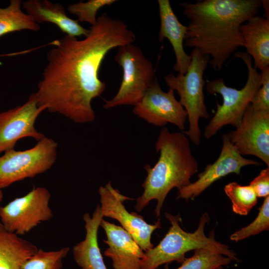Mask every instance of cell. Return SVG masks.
<instances>
[{
	"mask_svg": "<svg viewBox=\"0 0 269 269\" xmlns=\"http://www.w3.org/2000/svg\"><path fill=\"white\" fill-rule=\"evenodd\" d=\"M262 7L265 10V15L263 17L269 19V1L268 0H262Z\"/></svg>",
	"mask_w": 269,
	"mask_h": 269,
	"instance_id": "obj_29",
	"label": "cell"
},
{
	"mask_svg": "<svg viewBox=\"0 0 269 269\" xmlns=\"http://www.w3.org/2000/svg\"><path fill=\"white\" fill-rule=\"evenodd\" d=\"M44 109L37 104L34 93L22 105L0 113V153L14 149L20 139L30 137L37 141L45 137L35 128Z\"/></svg>",
	"mask_w": 269,
	"mask_h": 269,
	"instance_id": "obj_14",
	"label": "cell"
},
{
	"mask_svg": "<svg viewBox=\"0 0 269 269\" xmlns=\"http://www.w3.org/2000/svg\"><path fill=\"white\" fill-rule=\"evenodd\" d=\"M227 135L241 155L256 156L269 166V112L250 104L240 126Z\"/></svg>",
	"mask_w": 269,
	"mask_h": 269,
	"instance_id": "obj_12",
	"label": "cell"
},
{
	"mask_svg": "<svg viewBox=\"0 0 269 269\" xmlns=\"http://www.w3.org/2000/svg\"><path fill=\"white\" fill-rule=\"evenodd\" d=\"M3 199V193L1 189L0 188V203Z\"/></svg>",
	"mask_w": 269,
	"mask_h": 269,
	"instance_id": "obj_30",
	"label": "cell"
},
{
	"mask_svg": "<svg viewBox=\"0 0 269 269\" xmlns=\"http://www.w3.org/2000/svg\"><path fill=\"white\" fill-rule=\"evenodd\" d=\"M215 269H223V266H220V267H219L216 268Z\"/></svg>",
	"mask_w": 269,
	"mask_h": 269,
	"instance_id": "obj_31",
	"label": "cell"
},
{
	"mask_svg": "<svg viewBox=\"0 0 269 269\" xmlns=\"http://www.w3.org/2000/svg\"><path fill=\"white\" fill-rule=\"evenodd\" d=\"M57 146L53 139L45 136L31 148L4 152L0 156V188L50 169L57 158Z\"/></svg>",
	"mask_w": 269,
	"mask_h": 269,
	"instance_id": "obj_8",
	"label": "cell"
},
{
	"mask_svg": "<svg viewBox=\"0 0 269 269\" xmlns=\"http://www.w3.org/2000/svg\"><path fill=\"white\" fill-rule=\"evenodd\" d=\"M243 47L261 71L269 67V19L255 15L240 27Z\"/></svg>",
	"mask_w": 269,
	"mask_h": 269,
	"instance_id": "obj_19",
	"label": "cell"
},
{
	"mask_svg": "<svg viewBox=\"0 0 269 269\" xmlns=\"http://www.w3.org/2000/svg\"><path fill=\"white\" fill-rule=\"evenodd\" d=\"M256 219L248 226L236 231L230 240L236 242L269 229V196L265 197Z\"/></svg>",
	"mask_w": 269,
	"mask_h": 269,
	"instance_id": "obj_25",
	"label": "cell"
},
{
	"mask_svg": "<svg viewBox=\"0 0 269 269\" xmlns=\"http://www.w3.org/2000/svg\"><path fill=\"white\" fill-rule=\"evenodd\" d=\"M222 147L217 159L208 164L198 175V179L178 190L177 199H194L218 180L231 174L240 175L242 168L250 165H260L258 161L244 158L237 151L227 134L222 135Z\"/></svg>",
	"mask_w": 269,
	"mask_h": 269,
	"instance_id": "obj_13",
	"label": "cell"
},
{
	"mask_svg": "<svg viewBox=\"0 0 269 269\" xmlns=\"http://www.w3.org/2000/svg\"><path fill=\"white\" fill-rule=\"evenodd\" d=\"M180 4L189 20L185 46L211 57L209 63L215 71L243 47L240 27L262 7V0H201Z\"/></svg>",
	"mask_w": 269,
	"mask_h": 269,
	"instance_id": "obj_2",
	"label": "cell"
},
{
	"mask_svg": "<svg viewBox=\"0 0 269 269\" xmlns=\"http://www.w3.org/2000/svg\"><path fill=\"white\" fill-rule=\"evenodd\" d=\"M155 148L159 156L153 167L144 166L147 176L142 184L143 192L136 199L135 209L140 212L150 201L156 200L154 213L158 217L168 193L174 188L179 190L189 185L198 171V163L183 132L170 133L162 127Z\"/></svg>",
	"mask_w": 269,
	"mask_h": 269,
	"instance_id": "obj_3",
	"label": "cell"
},
{
	"mask_svg": "<svg viewBox=\"0 0 269 269\" xmlns=\"http://www.w3.org/2000/svg\"><path fill=\"white\" fill-rule=\"evenodd\" d=\"M234 57L241 59L245 64L248 71L247 80L240 90L226 86L222 78L207 83L206 88L208 92L221 95L223 103L222 105L217 103L216 113L205 129L204 135L207 139L215 135L227 125L238 128L261 85V73L253 66L252 57L246 52H235Z\"/></svg>",
	"mask_w": 269,
	"mask_h": 269,
	"instance_id": "obj_5",
	"label": "cell"
},
{
	"mask_svg": "<svg viewBox=\"0 0 269 269\" xmlns=\"http://www.w3.org/2000/svg\"><path fill=\"white\" fill-rule=\"evenodd\" d=\"M165 216L171 226L156 246L144 252L141 269H156L162 265L174 261L181 264L186 258L187 252L199 249H209L227 256L232 261L239 262L234 251L215 239L213 231L209 233L208 237L206 236L205 226L210 220L207 213L201 216L198 228L193 233L186 232L181 228L179 215L165 213Z\"/></svg>",
	"mask_w": 269,
	"mask_h": 269,
	"instance_id": "obj_4",
	"label": "cell"
},
{
	"mask_svg": "<svg viewBox=\"0 0 269 269\" xmlns=\"http://www.w3.org/2000/svg\"><path fill=\"white\" fill-rule=\"evenodd\" d=\"M190 55V63L185 74H169L164 80L169 89L177 92L180 97L179 102L187 113L189 128L182 132L193 143L198 146L201 136L199 119L209 117L205 104L203 75L210 57L196 48L193 49Z\"/></svg>",
	"mask_w": 269,
	"mask_h": 269,
	"instance_id": "obj_6",
	"label": "cell"
},
{
	"mask_svg": "<svg viewBox=\"0 0 269 269\" xmlns=\"http://www.w3.org/2000/svg\"><path fill=\"white\" fill-rule=\"evenodd\" d=\"M116 0H89L86 2L80 1L69 5L68 11L77 16L78 22H86L92 26L96 23L97 11L102 7L110 6Z\"/></svg>",
	"mask_w": 269,
	"mask_h": 269,
	"instance_id": "obj_26",
	"label": "cell"
},
{
	"mask_svg": "<svg viewBox=\"0 0 269 269\" xmlns=\"http://www.w3.org/2000/svg\"><path fill=\"white\" fill-rule=\"evenodd\" d=\"M224 191L231 200L234 213L247 215L258 202V197L250 185H241L232 182L224 187Z\"/></svg>",
	"mask_w": 269,
	"mask_h": 269,
	"instance_id": "obj_23",
	"label": "cell"
},
{
	"mask_svg": "<svg viewBox=\"0 0 269 269\" xmlns=\"http://www.w3.org/2000/svg\"><path fill=\"white\" fill-rule=\"evenodd\" d=\"M249 185L257 197L269 196V167L263 169L260 174L252 180Z\"/></svg>",
	"mask_w": 269,
	"mask_h": 269,
	"instance_id": "obj_28",
	"label": "cell"
},
{
	"mask_svg": "<svg viewBox=\"0 0 269 269\" xmlns=\"http://www.w3.org/2000/svg\"><path fill=\"white\" fill-rule=\"evenodd\" d=\"M261 85L251 105L254 108L269 112V67L261 71Z\"/></svg>",
	"mask_w": 269,
	"mask_h": 269,
	"instance_id": "obj_27",
	"label": "cell"
},
{
	"mask_svg": "<svg viewBox=\"0 0 269 269\" xmlns=\"http://www.w3.org/2000/svg\"><path fill=\"white\" fill-rule=\"evenodd\" d=\"M51 194L44 187H34L25 195L0 207L1 223L8 231L22 235L53 216Z\"/></svg>",
	"mask_w": 269,
	"mask_h": 269,
	"instance_id": "obj_9",
	"label": "cell"
},
{
	"mask_svg": "<svg viewBox=\"0 0 269 269\" xmlns=\"http://www.w3.org/2000/svg\"><path fill=\"white\" fill-rule=\"evenodd\" d=\"M109 246L104 255L112 261L114 269H141L145 253L122 227L102 219L100 223Z\"/></svg>",
	"mask_w": 269,
	"mask_h": 269,
	"instance_id": "obj_15",
	"label": "cell"
},
{
	"mask_svg": "<svg viewBox=\"0 0 269 269\" xmlns=\"http://www.w3.org/2000/svg\"><path fill=\"white\" fill-rule=\"evenodd\" d=\"M115 60L122 67V81L116 95L106 101L103 107L108 109L121 105L134 106L154 80L152 64L140 48L132 43L119 47Z\"/></svg>",
	"mask_w": 269,
	"mask_h": 269,
	"instance_id": "obj_7",
	"label": "cell"
},
{
	"mask_svg": "<svg viewBox=\"0 0 269 269\" xmlns=\"http://www.w3.org/2000/svg\"><path fill=\"white\" fill-rule=\"evenodd\" d=\"M21 6V0H11L6 7L0 8V37L17 31L40 30L39 24L22 10Z\"/></svg>",
	"mask_w": 269,
	"mask_h": 269,
	"instance_id": "obj_21",
	"label": "cell"
},
{
	"mask_svg": "<svg viewBox=\"0 0 269 269\" xmlns=\"http://www.w3.org/2000/svg\"><path fill=\"white\" fill-rule=\"evenodd\" d=\"M38 250L35 245L7 231L0 223V269H23Z\"/></svg>",
	"mask_w": 269,
	"mask_h": 269,
	"instance_id": "obj_20",
	"label": "cell"
},
{
	"mask_svg": "<svg viewBox=\"0 0 269 269\" xmlns=\"http://www.w3.org/2000/svg\"><path fill=\"white\" fill-rule=\"evenodd\" d=\"M103 217L99 205L92 217L88 213L83 215L85 237L72 249L74 260L81 269H107L98 242V229Z\"/></svg>",
	"mask_w": 269,
	"mask_h": 269,
	"instance_id": "obj_17",
	"label": "cell"
},
{
	"mask_svg": "<svg viewBox=\"0 0 269 269\" xmlns=\"http://www.w3.org/2000/svg\"><path fill=\"white\" fill-rule=\"evenodd\" d=\"M232 260L229 257L207 249L194 251L191 257L185 258L181 265L176 269H215L228 265ZM164 269H169L165 264Z\"/></svg>",
	"mask_w": 269,
	"mask_h": 269,
	"instance_id": "obj_22",
	"label": "cell"
},
{
	"mask_svg": "<svg viewBox=\"0 0 269 269\" xmlns=\"http://www.w3.org/2000/svg\"><path fill=\"white\" fill-rule=\"evenodd\" d=\"M99 193L103 216L118 221L144 252L152 248L151 235L156 229L161 228L160 219L154 224H150L142 216L134 212L130 213L125 208L124 202L132 199L114 188L111 182L104 186H100Z\"/></svg>",
	"mask_w": 269,
	"mask_h": 269,
	"instance_id": "obj_10",
	"label": "cell"
},
{
	"mask_svg": "<svg viewBox=\"0 0 269 269\" xmlns=\"http://www.w3.org/2000/svg\"><path fill=\"white\" fill-rule=\"evenodd\" d=\"M134 107V113L148 124L164 127L170 123L180 131H185L187 119L186 111L175 98L174 90L169 89L168 92H164L156 78L141 100Z\"/></svg>",
	"mask_w": 269,
	"mask_h": 269,
	"instance_id": "obj_11",
	"label": "cell"
},
{
	"mask_svg": "<svg viewBox=\"0 0 269 269\" xmlns=\"http://www.w3.org/2000/svg\"><path fill=\"white\" fill-rule=\"evenodd\" d=\"M22 6L37 23H53L67 35L85 37L89 33L90 29L68 16L64 7L59 3L48 0H28L22 2Z\"/></svg>",
	"mask_w": 269,
	"mask_h": 269,
	"instance_id": "obj_18",
	"label": "cell"
},
{
	"mask_svg": "<svg viewBox=\"0 0 269 269\" xmlns=\"http://www.w3.org/2000/svg\"><path fill=\"white\" fill-rule=\"evenodd\" d=\"M134 33L125 23L103 13L82 39L66 35L55 41L34 95L38 106L78 124L95 119L92 100L103 93L101 64L112 49L132 43Z\"/></svg>",
	"mask_w": 269,
	"mask_h": 269,
	"instance_id": "obj_1",
	"label": "cell"
},
{
	"mask_svg": "<svg viewBox=\"0 0 269 269\" xmlns=\"http://www.w3.org/2000/svg\"><path fill=\"white\" fill-rule=\"evenodd\" d=\"M69 251L68 247L49 251L38 249L25 263L23 269H62L63 260Z\"/></svg>",
	"mask_w": 269,
	"mask_h": 269,
	"instance_id": "obj_24",
	"label": "cell"
},
{
	"mask_svg": "<svg viewBox=\"0 0 269 269\" xmlns=\"http://www.w3.org/2000/svg\"><path fill=\"white\" fill-rule=\"evenodd\" d=\"M160 27L158 40L167 39L171 44L176 58L174 70L185 74L191 61V56L184 49V41L187 26L183 25L174 13L168 0H158Z\"/></svg>",
	"mask_w": 269,
	"mask_h": 269,
	"instance_id": "obj_16",
	"label": "cell"
}]
</instances>
